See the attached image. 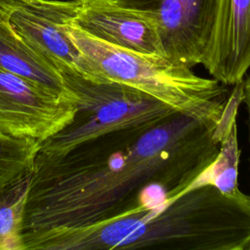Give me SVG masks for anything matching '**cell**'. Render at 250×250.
<instances>
[{"label":"cell","mask_w":250,"mask_h":250,"mask_svg":"<svg viewBox=\"0 0 250 250\" xmlns=\"http://www.w3.org/2000/svg\"><path fill=\"white\" fill-rule=\"evenodd\" d=\"M81 8L78 0H20L12 9L9 22L33 49L62 72H79L80 53L67 27Z\"/></svg>","instance_id":"obj_7"},{"label":"cell","mask_w":250,"mask_h":250,"mask_svg":"<svg viewBox=\"0 0 250 250\" xmlns=\"http://www.w3.org/2000/svg\"><path fill=\"white\" fill-rule=\"evenodd\" d=\"M116 4L153 16L164 58L169 62L187 68L201 64L214 25L217 0H121Z\"/></svg>","instance_id":"obj_6"},{"label":"cell","mask_w":250,"mask_h":250,"mask_svg":"<svg viewBox=\"0 0 250 250\" xmlns=\"http://www.w3.org/2000/svg\"><path fill=\"white\" fill-rule=\"evenodd\" d=\"M250 250V195L199 182L90 225L24 232V250Z\"/></svg>","instance_id":"obj_2"},{"label":"cell","mask_w":250,"mask_h":250,"mask_svg":"<svg viewBox=\"0 0 250 250\" xmlns=\"http://www.w3.org/2000/svg\"><path fill=\"white\" fill-rule=\"evenodd\" d=\"M242 103L245 104L247 112V130H248V144H249V172H250V72L246 74L242 81Z\"/></svg>","instance_id":"obj_14"},{"label":"cell","mask_w":250,"mask_h":250,"mask_svg":"<svg viewBox=\"0 0 250 250\" xmlns=\"http://www.w3.org/2000/svg\"><path fill=\"white\" fill-rule=\"evenodd\" d=\"M219 152L215 130L175 112L108 132L57 154L39 151L26 199L24 232L107 220L161 190L164 200L204 181Z\"/></svg>","instance_id":"obj_1"},{"label":"cell","mask_w":250,"mask_h":250,"mask_svg":"<svg viewBox=\"0 0 250 250\" xmlns=\"http://www.w3.org/2000/svg\"><path fill=\"white\" fill-rule=\"evenodd\" d=\"M30 174L0 190V250H24V215Z\"/></svg>","instance_id":"obj_12"},{"label":"cell","mask_w":250,"mask_h":250,"mask_svg":"<svg viewBox=\"0 0 250 250\" xmlns=\"http://www.w3.org/2000/svg\"><path fill=\"white\" fill-rule=\"evenodd\" d=\"M40 142L0 132V190L31 173Z\"/></svg>","instance_id":"obj_13"},{"label":"cell","mask_w":250,"mask_h":250,"mask_svg":"<svg viewBox=\"0 0 250 250\" xmlns=\"http://www.w3.org/2000/svg\"><path fill=\"white\" fill-rule=\"evenodd\" d=\"M73 23L118 47L164 57L157 24L149 12L114 3H81Z\"/></svg>","instance_id":"obj_9"},{"label":"cell","mask_w":250,"mask_h":250,"mask_svg":"<svg viewBox=\"0 0 250 250\" xmlns=\"http://www.w3.org/2000/svg\"><path fill=\"white\" fill-rule=\"evenodd\" d=\"M67 32L80 53L79 73L96 82H115L138 90L174 111L215 130L230 93L214 78L195 74L162 56L147 55L104 41L73 22Z\"/></svg>","instance_id":"obj_3"},{"label":"cell","mask_w":250,"mask_h":250,"mask_svg":"<svg viewBox=\"0 0 250 250\" xmlns=\"http://www.w3.org/2000/svg\"><path fill=\"white\" fill-rule=\"evenodd\" d=\"M0 67L60 91L76 101L75 94L66 87L62 71L26 43L8 20L0 22Z\"/></svg>","instance_id":"obj_10"},{"label":"cell","mask_w":250,"mask_h":250,"mask_svg":"<svg viewBox=\"0 0 250 250\" xmlns=\"http://www.w3.org/2000/svg\"><path fill=\"white\" fill-rule=\"evenodd\" d=\"M201 64L226 86L243 81L250 69V0H217L210 41Z\"/></svg>","instance_id":"obj_8"},{"label":"cell","mask_w":250,"mask_h":250,"mask_svg":"<svg viewBox=\"0 0 250 250\" xmlns=\"http://www.w3.org/2000/svg\"><path fill=\"white\" fill-rule=\"evenodd\" d=\"M66 87L76 96L72 120L40 143L41 152L57 154L100 135L158 122L173 109L131 87L115 82H96L79 72H62Z\"/></svg>","instance_id":"obj_4"},{"label":"cell","mask_w":250,"mask_h":250,"mask_svg":"<svg viewBox=\"0 0 250 250\" xmlns=\"http://www.w3.org/2000/svg\"><path fill=\"white\" fill-rule=\"evenodd\" d=\"M81 3H118L121 0H78Z\"/></svg>","instance_id":"obj_16"},{"label":"cell","mask_w":250,"mask_h":250,"mask_svg":"<svg viewBox=\"0 0 250 250\" xmlns=\"http://www.w3.org/2000/svg\"><path fill=\"white\" fill-rule=\"evenodd\" d=\"M75 100L0 67V132L40 143L68 124Z\"/></svg>","instance_id":"obj_5"},{"label":"cell","mask_w":250,"mask_h":250,"mask_svg":"<svg viewBox=\"0 0 250 250\" xmlns=\"http://www.w3.org/2000/svg\"><path fill=\"white\" fill-rule=\"evenodd\" d=\"M241 103L242 82L230 89L222 118L215 129V136L219 142V152L212 169L204 179V182L215 185L224 193L234 197L245 194L240 190L238 185L240 148L236 116Z\"/></svg>","instance_id":"obj_11"},{"label":"cell","mask_w":250,"mask_h":250,"mask_svg":"<svg viewBox=\"0 0 250 250\" xmlns=\"http://www.w3.org/2000/svg\"><path fill=\"white\" fill-rule=\"evenodd\" d=\"M20 0H0V22L8 20L14 6Z\"/></svg>","instance_id":"obj_15"}]
</instances>
